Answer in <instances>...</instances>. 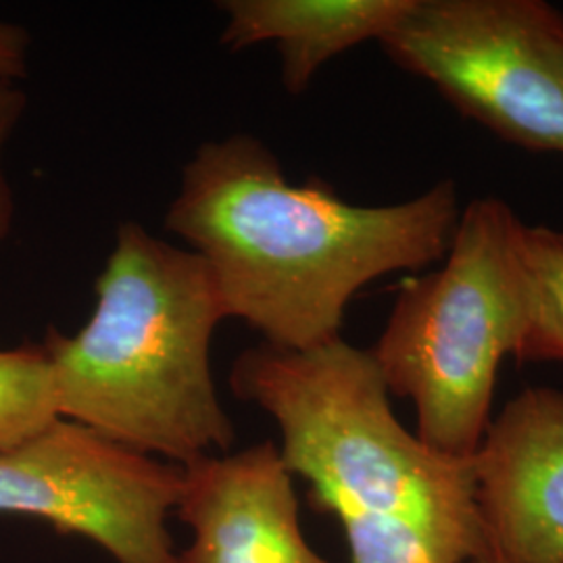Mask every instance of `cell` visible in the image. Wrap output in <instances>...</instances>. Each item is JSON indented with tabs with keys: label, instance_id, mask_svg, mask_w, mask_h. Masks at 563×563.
<instances>
[{
	"label": "cell",
	"instance_id": "cell-1",
	"mask_svg": "<svg viewBox=\"0 0 563 563\" xmlns=\"http://www.w3.org/2000/svg\"><path fill=\"white\" fill-rule=\"evenodd\" d=\"M460 213L451 180L384 207L342 201L318 178L288 184L260 139L234 134L184 165L165 228L209 265L228 320L267 346L311 351L342 339L363 286L444 257Z\"/></svg>",
	"mask_w": 563,
	"mask_h": 563
},
{
	"label": "cell",
	"instance_id": "cell-2",
	"mask_svg": "<svg viewBox=\"0 0 563 563\" xmlns=\"http://www.w3.org/2000/svg\"><path fill=\"white\" fill-rule=\"evenodd\" d=\"M234 397L282 434V462L309 499L341 522L351 563H467L486 558L472 460L444 455L393 413L369 351L246 349Z\"/></svg>",
	"mask_w": 563,
	"mask_h": 563
},
{
	"label": "cell",
	"instance_id": "cell-3",
	"mask_svg": "<svg viewBox=\"0 0 563 563\" xmlns=\"http://www.w3.org/2000/svg\"><path fill=\"white\" fill-rule=\"evenodd\" d=\"M95 292V313L74 336L51 328L42 342L59 418L180 467L225 455L236 430L211 342L228 311L201 255L123 222Z\"/></svg>",
	"mask_w": 563,
	"mask_h": 563
},
{
	"label": "cell",
	"instance_id": "cell-4",
	"mask_svg": "<svg viewBox=\"0 0 563 563\" xmlns=\"http://www.w3.org/2000/svg\"><path fill=\"white\" fill-rule=\"evenodd\" d=\"M523 228L497 197L470 202L443 267L402 284L369 349L388 393L416 405L418 437L451 457L472 460L478 451L499 367L522 341Z\"/></svg>",
	"mask_w": 563,
	"mask_h": 563
},
{
	"label": "cell",
	"instance_id": "cell-5",
	"mask_svg": "<svg viewBox=\"0 0 563 563\" xmlns=\"http://www.w3.org/2000/svg\"><path fill=\"white\" fill-rule=\"evenodd\" d=\"M380 44L504 141L563 153V15L551 4L411 0Z\"/></svg>",
	"mask_w": 563,
	"mask_h": 563
},
{
	"label": "cell",
	"instance_id": "cell-6",
	"mask_svg": "<svg viewBox=\"0 0 563 563\" xmlns=\"http://www.w3.org/2000/svg\"><path fill=\"white\" fill-rule=\"evenodd\" d=\"M180 493V465L63 418L0 451V514L80 534L115 563H181L167 530Z\"/></svg>",
	"mask_w": 563,
	"mask_h": 563
},
{
	"label": "cell",
	"instance_id": "cell-7",
	"mask_svg": "<svg viewBox=\"0 0 563 563\" xmlns=\"http://www.w3.org/2000/svg\"><path fill=\"white\" fill-rule=\"evenodd\" d=\"M488 558L563 563V393L526 388L472 457Z\"/></svg>",
	"mask_w": 563,
	"mask_h": 563
},
{
	"label": "cell",
	"instance_id": "cell-8",
	"mask_svg": "<svg viewBox=\"0 0 563 563\" xmlns=\"http://www.w3.org/2000/svg\"><path fill=\"white\" fill-rule=\"evenodd\" d=\"M181 563H330L302 537L292 474L272 441L181 467Z\"/></svg>",
	"mask_w": 563,
	"mask_h": 563
},
{
	"label": "cell",
	"instance_id": "cell-9",
	"mask_svg": "<svg viewBox=\"0 0 563 563\" xmlns=\"http://www.w3.org/2000/svg\"><path fill=\"white\" fill-rule=\"evenodd\" d=\"M411 0H225L222 44L236 53L274 42L282 81L301 95L328 60L363 42L378 41L401 20Z\"/></svg>",
	"mask_w": 563,
	"mask_h": 563
},
{
	"label": "cell",
	"instance_id": "cell-10",
	"mask_svg": "<svg viewBox=\"0 0 563 563\" xmlns=\"http://www.w3.org/2000/svg\"><path fill=\"white\" fill-rule=\"evenodd\" d=\"M528 316L516 360L563 362V230L526 225Z\"/></svg>",
	"mask_w": 563,
	"mask_h": 563
},
{
	"label": "cell",
	"instance_id": "cell-11",
	"mask_svg": "<svg viewBox=\"0 0 563 563\" xmlns=\"http://www.w3.org/2000/svg\"><path fill=\"white\" fill-rule=\"evenodd\" d=\"M59 420L53 369L44 344L0 351V451Z\"/></svg>",
	"mask_w": 563,
	"mask_h": 563
},
{
	"label": "cell",
	"instance_id": "cell-12",
	"mask_svg": "<svg viewBox=\"0 0 563 563\" xmlns=\"http://www.w3.org/2000/svg\"><path fill=\"white\" fill-rule=\"evenodd\" d=\"M27 111V95L18 81L0 78V242L4 241L15 220V195L11 181L4 174V151L13 134L18 132L21 120Z\"/></svg>",
	"mask_w": 563,
	"mask_h": 563
},
{
	"label": "cell",
	"instance_id": "cell-13",
	"mask_svg": "<svg viewBox=\"0 0 563 563\" xmlns=\"http://www.w3.org/2000/svg\"><path fill=\"white\" fill-rule=\"evenodd\" d=\"M30 34L13 23H0V78L18 81L27 76Z\"/></svg>",
	"mask_w": 563,
	"mask_h": 563
},
{
	"label": "cell",
	"instance_id": "cell-14",
	"mask_svg": "<svg viewBox=\"0 0 563 563\" xmlns=\"http://www.w3.org/2000/svg\"><path fill=\"white\" fill-rule=\"evenodd\" d=\"M467 563H497V562H495V560H490V558H488V555H486V558H478V560H472V562H467Z\"/></svg>",
	"mask_w": 563,
	"mask_h": 563
}]
</instances>
